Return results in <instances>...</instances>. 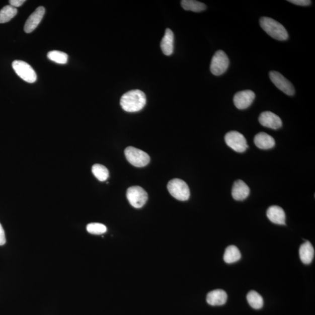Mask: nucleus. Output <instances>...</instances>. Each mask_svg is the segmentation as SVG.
<instances>
[{"mask_svg": "<svg viewBox=\"0 0 315 315\" xmlns=\"http://www.w3.org/2000/svg\"><path fill=\"white\" fill-rule=\"evenodd\" d=\"M267 216L271 222L278 225H285V214L283 208L272 206L267 211Z\"/></svg>", "mask_w": 315, "mask_h": 315, "instance_id": "nucleus-15", "label": "nucleus"}, {"mask_svg": "<svg viewBox=\"0 0 315 315\" xmlns=\"http://www.w3.org/2000/svg\"><path fill=\"white\" fill-rule=\"evenodd\" d=\"M259 121L263 126L274 130L280 129L283 125L280 117L270 111L262 113Z\"/></svg>", "mask_w": 315, "mask_h": 315, "instance_id": "nucleus-11", "label": "nucleus"}, {"mask_svg": "<svg viewBox=\"0 0 315 315\" xmlns=\"http://www.w3.org/2000/svg\"><path fill=\"white\" fill-rule=\"evenodd\" d=\"M148 194L141 187L134 186L127 190V198L130 204L134 208L143 207L148 200Z\"/></svg>", "mask_w": 315, "mask_h": 315, "instance_id": "nucleus-5", "label": "nucleus"}, {"mask_svg": "<svg viewBox=\"0 0 315 315\" xmlns=\"http://www.w3.org/2000/svg\"><path fill=\"white\" fill-rule=\"evenodd\" d=\"M250 189L245 183L241 180H237L234 183L232 189V196L233 199L243 201L250 195Z\"/></svg>", "mask_w": 315, "mask_h": 315, "instance_id": "nucleus-13", "label": "nucleus"}, {"mask_svg": "<svg viewBox=\"0 0 315 315\" xmlns=\"http://www.w3.org/2000/svg\"><path fill=\"white\" fill-rule=\"evenodd\" d=\"M289 3L294 4V5L300 6H309L311 4V1L309 0H289L288 1Z\"/></svg>", "mask_w": 315, "mask_h": 315, "instance_id": "nucleus-26", "label": "nucleus"}, {"mask_svg": "<svg viewBox=\"0 0 315 315\" xmlns=\"http://www.w3.org/2000/svg\"><path fill=\"white\" fill-rule=\"evenodd\" d=\"M254 142L256 146L262 149H269L274 147L276 142L273 137L266 133H259L255 135Z\"/></svg>", "mask_w": 315, "mask_h": 315, "instance_id": "nucleus-17", "label": "nucleus"}, {"mask_svg": "<svg viewBox=\"0 0 315 315\" xmlns=\"http://www.w3.org/2000/svg\"><path fill=\"white\" fill-rule=\"evenodd\" d=\"M161 48L166 56H171L174 50V34L170 29H167L161 40Z\"/></svg>", "mask_w": 315, "mask_h": 315, "instance_id": "nucleus-16", "label": "nucleus"}, {"mask_svg": "<svg viewBox=\"0 0 315 315\" xmlns=\"http://www.w3.org/2000/svg\"><path fill=\"white\" fill-rule=\"evenodd\" d=\"M181 5L185 10L195 13H200L206 9V6L204 4L195 0H182Z\"/></svg>", "mask_w": 315, "mask_h": 315, "instance_id": "nucleus-20", "label": "nucleus"}, {"mask_svg": "<svg viewBox=\"0 0 315 315\" xmlns=\"http://www.w3.org/2000/svg\"><path fill=\"white\" fill-rule=\"evenodd\" d=\"M18 10L12 6H7L0 10V24L8 23L16 16Z\"/></svg>", "mask_w": 315, "mask_h": 315, "instance_id": "nucleus-21", "label": "nucleus"}, {"mask_svg": "<svg viewBox=\"0 0 315 315\" xmlns=\"http://www.w3.org/2000/svg\"><path fill=\"white\" fill-rule=\"evenodd\" d=\"M241 258V252L237 247L230 245L226 248L223 255V260L225 263L228 264L235 263L240 261Z\"/></svg>", "mask_w": 315, "mask_h": 315, "instance_id": "nucleus-19", "label": "nucleus"}, {"mask_svg": "<svg viewBox=\"0 0 315 315\" xmlns=\"http://www.w3.org/2000/svg\"><path fill=\"white\" fill-rule=\"evenodd\" d=\"M92 172L99 181L104 182L109 178V171L105 166L101 164H95L92 168Z\"/></svg>", "mask_w": 315, "mask_h": 315, "instance_id": "nucleus-23", "label": "nucleus"}, {"mask_svg": "<svg viewBox=\"0 0 315 315\" xmlns=\"http://www.w3.org/2000/svg\"><path fill=\"white\" fill-rule=\"evenodd\" d=\"M299 254L302 262L305 265H309L312 262L314 256L312 245L309 241H306L300 247Z\"/></svg>", "mask_w": 315, "mask_h": 315, "instance_id": "nucleus-18", "label": "nucleus"}, {"mask_svg": "<svg viewBox=\"0 0 315 315\" xmlns=\"http://www.w3.org/2000/svg\"><path fill=\"white\" fill-rule=\"evenodd\" d=\"M260 25L263 30L274 39L284 41L288 38V32L283 25L272 18L266 17L261 18Z\"/></svg>", "mask_w": 315, "mask_h": 315, "instance_id": "nucleus-2", "label": "nucleus"}, {"mask_svg": "<svg viewBox=\"0 0 315 315\" xmlns=\"http://www.w3.org/2000/svg\"><path fill=\"white\" fill-rule=\"evenodd\" d=\"M226 144L237 152H244L248 148L246 138L243 134L237 131L226 133L225 136Z\"/></svg>", "mask_w": 315, "mask_h": 315, "instance_id": "nucleus-8", "label": "nucleus"}, {"mask_svg": "<svg viewBox=\"0 0 315 315\" xmlns=\"http://www.w3.org/2000/svg\"><path fill=\"white\" fill-rule=\"evenodd\" d=\"M255 98V94L252 91H242L234 96L233 103L238 109H246L252 104Z\"/></svg>", "mask_w": 315, "mask_h": 315, "instance_id": "nucleus-10", "label": "nucleus"}, {"mask_svg": "<svg viewBox=\"0 0 315 315\" xmlns=\"http://www.w3.org/2000/svg\"><path fill=\"white\" fill-rule=\"evenodd\" d=\"M47 57L55 63L64 64L67 63L68 56L67 54L60 51L53 50L47 54Z\"/></svg>", "mask_w": 315, "mask_h": 315, "instance_id": "nucleus-24", "label": "nucleus"}, {"mask_svg": "<svg viewBox=\"0 0 315 315\" xmlns=\"http://www.w3.org/2000/svg\"><path fill=\"white\" fill-rule=\"evenodd\" d=\"M146 102L145 94L138 90L124 94L120 100V105L127 112H137L143 109Z\"/></svg>", "mask_w": 315, "mask_h": 315, "instance_id": "nucleus-1", "label": "nucleus"}, {"mask_svg": "<svg viewBox=\"0 0 315 315\" xmlns=\"http://www.w3.org/2000/svg\"><path fill=\"white\" fill-rule=\"evenodd\" d=\"M172 196L180 201H186L189 199L190 189L186 183L179 179H174L168 183L167 186Z\"/></svg>", "mask_w": 315, "mask_h": 315, "instance_id": "nucleus-3", "label": "nucleus"}, {"mask_svg": "<svg viewBox=\"0 0 315 315\" xmlns=\"http://www.w3.org/2000/svg\"><path fill=\"white\" fill-rule=\"evenodd\" d=\"M45 14V9L43 7H39L33 13L25 23L24 31L27 34L31 33L38 27Z\"/></svg>", "mask_w": 315, "mask_h": 315, "instance_id": "nucleus-12", "label": "nucleus"}, {"mask_svg": "<svg viewBox=\"0 0 315 315\" xmlns=\"http://www.w3.org/2000/svg\"><path fill=\"white\" fill-rule=\"evenodd\" d=\"M124 154L129 163L135 167H145L149 163L150 157L148 153L133 146H128L124 151Z\"/></svg>", "mask_w": 315, "mask_h": 315, "instance_id": "nucleus-4", "label": "nucleus"}, {"mask_svg": "<svg viewBox=\"0 0 315 315\" xmlns=\"http://www.w3.org/2000/svg\"><path fill=\"white\" fill-rule=\"evenodd\" d=\"M6 243V238L5 230H4L1 223H0V246H3Z\"/></svg>", "mask_w": 315, "mask_h": 315, "instance_id": "nucleus-27", "label": "nucleus"}, {"mask_svg": "<svg viewBox=\"0 0 315 315\" xmlns=\"http://www.w3.org/2000/svg\"><path fill=\"white\" fill-rule=\"evenodd\" d=\"M229 65V60L226 53L218 50L212 58L210 70L212 74L219 76L225 73Z\"/></svg>", "mask_w": 315, "mask_h": 315, "instance_id": "nucleus-6", "label": "nucleus"}, {"mask_svg": "<svg viewBox=\"0 0 315 315\" xmlns=\"http://www.w3.org/2000/svg\"><path fill=\"white\" fill-rule=\"evenodd\" d=\"M247 301L252 308L261 309L263 306L262 296L255 291H251L247 295Z\"/></svg>", "mask_w": 315, "mask_h": 315, "instance_id": "nucleus-22", "label": "nucleus"}, {"mask_svg": "<svg viewBox=\"0 0 315 315\" xmlns=\"http://www.w3.org/2000/svg\"><path fill=\"white\" fill-rule=\"evenodd\" d=\"M16 74L28 83H34L37 80V75L30 65L24 61L15 60L12 64Z\"/></svg>", "mask_w": 315, "mask_h": 315, "instance_id": "nucleus-7", "label": "nucleus"}, {"mask_svg": "<svg viewBox=\"0 0 315 315\" xmlns=\"http://www.w3.org/2000/svg\"><path fill=\"white\" fill-rule=\"evenodd\" d=\"M228 298L226 292L222 289H218L208 293L207 295V302L212 306L224 305Z\"/></svg>", "mask_w": 315, "mask_h": 315, "instance_id": "nucleus-14", "label": "nucleus"}, {"mask_svg": "<svg viewBox=\"0 0 315 315\" xmlns=\"http://www.w3.org/2000/svg\"><path fill=\"white\" fill-rule=\"evenodd\" d=\"M270 78L278 89L282 92L292 96L295 94V89L290 82L277 71H271L269 74Z\"/></svg>", "mask_w": 315, "mask_h": 315, "instance_id": "nucleus-9", "label": "nucleus"}, {"mask_svg": "<svg viewBox=\"0 0 315 315\" xmlns=\"http://www.w3.org/2000/svg\"><path fill=\"white\" fill-rule=\"evenodd\" d=\"M25 2V0H10L9 2L10 6L15 7V8L23 6Z\"/></svg>", "mask_w": 315, "mask_h": 315, "instance_id": "nucleus-28", "label": "nucleus"}, {"mask_svg": "<svg viewBox=\"0 0 315 315\" xmlns=\"http://www.w3.org/2000/svg\"><path fill=\"white\" fill-rule=\"evenodd\" d=\"M87 231L94 235H101L107 230L106 226L100 223H91L87 226Z\"/></svg>", "mask_w": 315, "mask_h": 315, "instance_id": "nucleus-25", "label": "nucleus"}]
</instances>
